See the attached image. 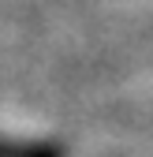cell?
<instances>
[{
    "label": "cell",
    "instance_id": "cell-1",
    "mask_svg": "<svg viewBox=\"0 0 153 157\" xmlns=\"http://www.w3.org/2000/svg\"><path fill=\"white\" fill-rule=\"evenodd\" d=\"M0 157H60V150H52V146H41V142L0 139Z\"/></svg>",
    "mask_w": 153,
    "mask_h": 157
}]
</instances>
